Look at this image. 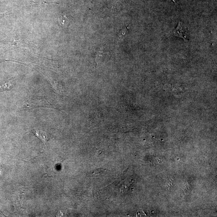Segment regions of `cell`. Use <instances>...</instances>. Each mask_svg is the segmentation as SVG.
Instances as JSON below:
<instances>
[{"instance_id":"1","label":"cell","mask_w":217,"mask_h":217,"mask_svg":"<svg viewBox=\"0 0 217 217\" xmlns=\"http://www.w3.org/2000/svg\"><path fill=\"white\" fill-rule=\"evenodd\" d=\"M173 34L176 37L183 38L186 42L188 41L187 30L180 21H178L177 27L173 31Z\"/></svg>"},{"instance_id":"3","label":"cell","mask_w":217,"mask_h":217,"mask_svg":"<svg viewBox=\"0 0 217 217\" xmlns=\"http://www.w3.org/2000/svg\"><path fill=\"white\" fill-rule=\"evenodd\" d=\"M129 28L128 27H126L125 28L122 29L120 30L118 34H117V36H118V38L119 40H122L123 38H124L125 36L129 32Z\"/></svg>"},{"instance_id":"4","label":"cell","mask_w":217,"mask_h":217,"mask_svg":"<svg viewBox=\"0 0 217 217\" xmlns=\"http://www.w3.org/2000/svg\"><path fill=\"white\" fill-rule=\"evenodd\" d=\"M60 24L64 28L68 27L69 25V20L65 16H62L60 18Z\"/></svg>"},{"instance_id":"5","label":"cell","mask_w":217,"mask_h":217,"mask_svg":"<svg viewBox=\"0 0 217 217\" xmlns=\"http://www.w3.org/2000/svg\"><path fill=\"white\" fill-rule=\"evenodd\" d=\"M34 134L38 138L41 140L43 143H45L46 141V138L43 135H41L38 131H35Z\"/></svg>"},{"instance_id":"2","label":"cell","mask_w":217,"mask_h":217,"mask_svg":"<svg viewBox=\"0 0 217 217\" xmlns=\"http://www.w3.org/2000/svg\"><path fill=\"white\" fill-rule=\"evenodd\" d=\"M15 85L14 79H11L0 85V92L5 91L11 90Z\"/></svg>"}]
</instances>
